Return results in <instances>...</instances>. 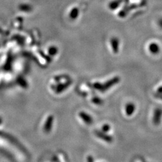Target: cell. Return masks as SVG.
Masks as SVG:
<instances>
[{"mask_svg":"<svg viewBox=\"0 0 162 162\" xmlns=\"http://www.w3.org/2000/svg\"><path fill=\"white\" fill-rule=\"evenodd\" d=\"M148 50L152 54L156 55L159 53V52L160 50V46H159V44L157 43L152 42L149 44Z\"/></svg>","mask_w":162,"mask_h":162,"instance_id":"6da1fadb","label":"cell"},{"mask_svg":"<svg viewBox=\"0 0 162 162\" xmlns=\"http://www.w3.org/2000/svg\"><path fill=\"white\" fill-rule=\"evenodd\" d=\"M134 109H135V106L133 103H128L126 106V112L128 115H132L134 112Z\"/></svg>","mask_w":162,"mask_h":162,"instance_id":"7a4b0ae2","label":"cell"},{"mask_svg":"<svg viewBox=\"0 0 162 162\" xmlns=\"http://www.w3.org/2000/svg\"><path fill=\"white\" fill-rule=\"evenodd\" d=\"M52 120L50 118H49L44 126L45 132H50V130L51 129V127H52Z\"/></svg>","mask_w":162,"mask_h":162,"instance_id":"3957f363","label":"cell"},{"mask_svg":"<svg viewBox=\"0 0 162 162\" xmlns=\"http://www.w3.org/2000/svg\"><path fill=\"white\" fill-rule=\"evenodd\" d=\"M97 135H98V136L100 138V139H102L103 140H105V141H106V142H111V137H109V136H107L106 135H105L104 133H97Z\"/></svg>","mask_w":162,"mask_h":162,"instance_id":"277c9868","label":"cell"},{"mask_svg":"<svg viewBox=\"0 0 162 162\" xmlns=\"http://www.w3.org/2000/svg\"><path fill=\"white\" fill-rule=\"evenodd\" d=\"M81 118H82V120H84V121H85L86 123H87V124H90L91 122L92 121V120H91V118L89 117V116L85 114H83L82 115H81Z\"/></svg>","mask_w":162,"mask_h":162,"instance_id":"5b68a950","label":"cell"},{"mask_svg":"<svg viewBox=\"0 0 162 162\" xmlns=\"http://www.w3.org/2000/svg\"><path fill=\"white\" fill-rule=\"evenodd\" d=\"M157 94H162V87H160L158 88L157 91Z\"/></svg>","mask_w":162,"mask_h":162,"instance_id":"8992f818","label":"cell"},{"mask_svg":"<svg viewBox=\"0 0 162 162\" xmlns=\"http://www.w3.org/2000/svg\"><path fill=\"white\" fill-rule=\"evenodd\" d=\"M108 128H109L108 126H105L104 127H103V130H104V132H108Z\"/></svg>","mask_w":162,"mask_h":162,"instance_id":"52a82bcc","label":"cell"},{"mask_svg":"<svg viewBox=\"0 0 162 162\" xmlns=\"http://www.w3.org/2000/svg\"><path fill=\"white\" fill-rule=\"evenodd\" d=\"M160 26H161V27L162 28V21H161V22H160Z\"/></svg>","mask_w":162,"mask_h":162,"instance_id":"ba28073f","label":"cell"}]
</instances>
